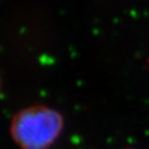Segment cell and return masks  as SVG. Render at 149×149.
<instances>
[{"label":"cell","instance_id":"1","mask_svg":"<svg viewBox=\"0 0 149 149\" xmlns=\"http://www.w3.org/2000/svg\"><path fill=\"white\" fill-rule=\"evenodd\" d=\"M63 117L54 109L33 106L14 116L10 133L20 149H47L63 130Z\"/></svg>","mask_w":149,"mask_h":149}]
</instances>
